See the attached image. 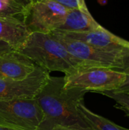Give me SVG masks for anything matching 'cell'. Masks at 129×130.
I'll list each match as a JSON object with an SVG mask.
<instances>
[{
    "label": "cell",
    "mask_w": 129,
    "mask_h": 130,
    "mask_svg": "<svg viewBox=\"0 0 129 130\" xmlns=\"http://www.w3.org/2000/svg\"><path fill=\"white\" fill-rule=\"evenodd\" d=\"M59 31L72 39L82 41L96 49L106 52L119 53L124 47L129 46V41L113 34L103 26L96 30L84 32Z\"/></svg>",
    "instance_id": "8"
},
{
    "label": "cell",
    "mask_w": 129,
    "mask_h": 130,
    "mask_svg": "<svg viewBox=\"0 0 129 130\" xmlns=\"http://www.w3.org/2000/svg\"><path fill=\"white\" fill-rule=\"evenodd\" d=\"M68 8L51 1H33L27 9L24 24L28 32L50 34L63 24Z\"/></svg>",
    "instance_id": "5"
},
{
    "label": "cell",
    "mask_w": 129,
    "mask_h": 130,
    "mask_svg": "<svg viewBox=\"0 0 129 130\" xmlns=\"http://www.w3.org/2000/svg\"><path fill=\"white\" fill-rule=\"evenodd\" d=\"M125 78L123 72L106 67L79 68L65 75V88L100 92L113 91L121 85Z\"/></svg>",
    "instance_id": "3"
},
{
    "label": "cell",
    "mask_w": 129,
    "mask_h": 130,
    "mask_svg": "<svg viewBox=\"0 0 129 130\" xmlns=\"http://www.w3.org/2000/svg\"><path fill=\"white\" fill-rule=\"evenodd\" d=\"M97 93L114 100L116 103L115 107L122 110L129 117V93H115L111 91H104Z\"/></svg>",
    "instance_id": "14"
},
{
    "label": "cell",
    "mask_w": 129,
    "mask_h": 130,
    "mask_svg": "<svg viewBox=\"0 0 129 130\" xmlns=\"http://www.w3.org/2000/svg\"><path fill=\"white\" fill-rule=\"evenodd\" d=\"M27 8L15 0H0V16L11 17L24 22Z\"/></svg>",
    "instance_id": "13"
},
{
    "label": "cell",
    "mask_w": 129,
    "mask_h": 130,
    "mask_svg": "<svg viewBox=\"0 0 129 130\" xmlns=\"http://www.w3.org/2000/svg\"><path fill=\"white\" fill-rule=\"evenodd\" d=\"M43 120L35 98L0 101V124L15 130H37Z\"/></svg>",
    "instance_id": "4"
},
{
    "label": "cell",
    "mask_w": 129,
    "mask_h": 130,
    "mask_svg": "<svg viewBox=\"0 0 129 130\" xmlns=\"http://www.w3.org/2000/svg\"><path fill=\"white\" fill-rule=\"evenodd\" d=\"M15 1L18 2L19 3L22 4L23 5H24V6L27 7V8H28L29 5H30L32 3V2H33V0H15Z\"/></svg>",
    "instance_id": "19"
},
{
    "label": "cell",
    "mask_w": 129,
    "mask_h": 130,
    "mask_svg": "<svg viewBox=\"0 0 129 130\" xmlns=\"http://www.w3.org/2000/svg\"><path fill=\"white\" fill-rule=\"evenodd\" d=\"M119 59H120V69L119 71H124L129 69V46L124 47L119 52Z\"/></svg>",
    "instance_id": "16"
},
{
    "label": "cell",
    "mask_w": 129,
    "mask_h": 130,
    "mask_svg": "<svg viewBox=\"0 0 129 130\" xmlns=\"http://www.w3.org/2000/svg\"><path fill=\"white\" fill-rule=\"evenodd\" d=\"M14 50L8 43L0 40V55Z\"/></svg>",
    "instance_id": "18"
},
{
    "label": "cell",
    "mask_w": 129,
    "mask_h": 130,
    "mask_svg": "<svg viewBox=\"0 0 129 130\" xmlns=\"http://www.w3.org/2000/svg\"><path fill=\"white\" fill-rule=\"evenodd\" d=\"M16 50L49 72H61L68 75L79 68H86L51 34H30Z\"/></svg>",
    "instance_id": "2"
},
{
    "label": "cell",
    "mask_w": 129,
    "mask_h": 130,
    "mask_svg": "<svg viewBox=\"0 0 129 130\" xmlns=\"http://www.w3.org/2000/svg\"><path fill=\"white\" fill-rule=\"evenodd\" d=\"M0 130H15L11 129V128H9V127H7L2 124H0Z\"/></svg>",
    "instance_id": "21"
},
{
    "label": "cell",
    "mask_w": 129,
    "mask_h": 130,
    "mask_svg": "<svg viewBox=\"0 0 129 130\" xmlns=\"http://www.w3.org/2000/svg\"><path fill=\"white\" fill-rule=\"evenodd\" d=\"M49 77L48 71L36 66L34 71L25 79L0 78V101L34 99Z\"/></svg>",
    "instance_id": "7"
},
{
    "label": "cell",
    "mask_w": 129,
    "mask_h": 130,
    "mask_svg": "<svg viewBox=\"0 0 129 130\" xmlns=\"http://www.w3.org/2000/svg\"><path fill=\"white\" fill-rule=\"evenodd\" d=\"M78 108L83 119L92 130H129L92 112L84 105V102H81Z\"/></svg>",
    "instance_id": "12"
},
{
    "label": "cell",
    "mask_w": 129,
    "mask_h": 130,
    "mask_svg": "<svg viewBox=\"0 0 129 130\" xmlns=\"http://www.w3.org/2000/svg\"><path fill=\"white\" fill-rule=\"evenodd\" d=\"M125 74V78L123 82L116 89L111 91L115 93H129V69L122 71Z\"/></svg>",
    "instance_id": "17"
},
{
    "label": "cell",
    "mask_w": 129,
    "mask_h": 130,
    "mask_svg": "<svg viewBox=\"0 0 129 130\" xmlns=\"http://www.w3.org/2000/svg\"><path fill=\"white\" fill-rule=\"evenodd\" d=\"M92 16L88 8L68 9L63 24L59 30L67 32H84L101 27Z\"/></svg>",
    "instance_id": "10"
},
{
    "label": "cell",
    "mask_w": 129,
    "mask_h": 130,
    "mask_svg": "<svg viewBox=\"0 0 129 130\" xmlns=\"http://www.w3.org/2000/svg\"><path fill=\"white\" fill-rule=\"evenodd\" d=\"M36 65L16 50L0 55V78L23 80L36 69Z\"/></svg>",
    "instance_id": "9"
},
{
    "label": "cell",
    "mask_w": 129,
    "mask_h": 130,
    "mask_svg": "<svg viewBox=\"0 0 129 130\" xmlns=\"http://www.w3.org/2000/svg\"><path fill=\"white\" fill-rule=\"evenodd\" d=\"M64 77L49 75L35 98L43 120L37 130H52L61 126L78 130H92L81 115L78 106L87 93L77 88H65Z\"/></svg>",
    "instance_id": "1"
},
{
    "label": "cell",
    "mask_w": 129,
    "mask_h": 130,
    "mask_svg": "<svg viewBox=\"0 0 129 130\" xmlns=\"http://www.w3.org/2000/svg\"><path fill=\"white\" fill-rule=\"evenodd\" d=\"M33 1H40V0H33ZM56 2L64 7L68 9H74V8H84L87 9V5L85 0H51Z\"/></svg>",
    "instance_id": "15"
},
{
    "label": "cell",
    "mask_w": 129,
    "mask_h": 130,
    "mask_svg": "<svg viewBox=\"0 0 129 130\" xmlns=\"http://www.w3.org/2000/svg\"><path fill=\"white\" fill-rule=\"evenodd\" d=\"M29 35L24 22L11 17L0 16V40L17 50Z\"/></svg>",
    "instance_id": "11"
},
{
    "label": "cell",
    "mask_w": 129,
    "mask_h": 130,
    "mask_svg": "<svg viewBox=\"0 0 129 130\" xmlns=\"http://www.w3.org/2000/svg\"><path fill=\"white\" fill-rule=\"evenodd\" d=\"M50 34L86 68L106 67L120 69L119 53H110L96 49L82 41L72 39L59 30H54Z\"/></svg>",
    "instance_id": "6"
},
{
    "label": "cell",
    "mask_w": 129,
    "mask_h": 130,
    "mask_svg": "<svg viewBox=\"0 0 129 130\" xmlns=\"http://www.w3.org/2000/svg\"><path fill=\"white\" fill-rule=\"evenodd\" d=\"M52 130H78L75 129H71V128H68V127H64V126H56L54 127V129Z\"/></svg>",
    "instance_id": "20"
}]
</instances>
